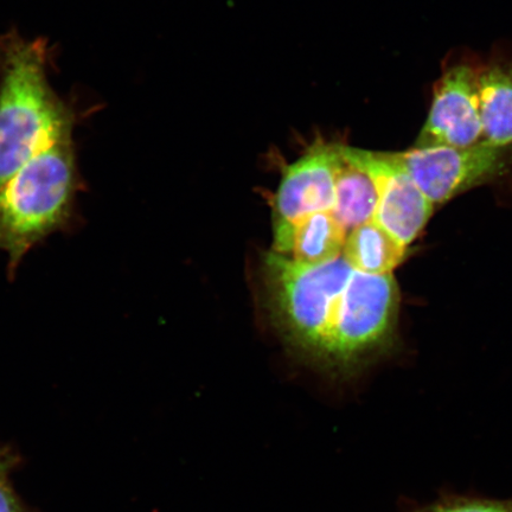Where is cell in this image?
<instances>
[{"label": "cell", "instance_id": "1", "mask_svg": "<svg viewBox=\"0 0 512 512\" xmlns=\"http://www.w3.org/2000/svg\"><path fill=\"white\" fill-rule=\"evenodd\" d=\"M264 268L274 322L307 361L351 375L393 343L400 302L393 274L362 273L341 255L302 264L271 252Z\"/></svg>", "mask_w": 512, "mask_h": 512}, {"label": "cell", "instance_id": "2", "mask_svg": "<svg viewBox=\"0 0 512 512\" xmlns=\"http://www.w3.org/2000/svg\"><path fill=\"white\" fill-rule=\"evenodd\" d=\"M47 43L15 32L0 37V187L63 134L74 113L47 76Z\"/></svg>", "mask_w": 512, "mask_h": 512}, {"label": "cell", "instance_id": "3", "mask_svg": "<svg viewBox=\"0 0 512 512\" xmlns=\"http://www.w3.org/2000/svg\"><path fill=\"white\" fill-rule=\"evenodd\" d=\"M80 188L73 132L55 140L0 187V251L9 256L10 279L32 247L67 227Z\"/></svg>", "mask_w": 512, "mask_h": 512}, {"label": "cell", "instance_id": "4", "mask_svg": "<svg viewBox=\"0 0 512 512\" xmlns=\"http://www.w3.org/2000/svg\"><path fill=\"white\" fill-rule=\"evenodd\" d=\"M403 166L433 204H443L501 176L508 168V149L480 143L458 149L450 146L413 147L398 152Z\"/></svg>", "mask_w": 512, "mask_h": 512}, {"label": "cell", "instance_id": "5", "mask_svg": "<svg viewBox=\"0 0 512 512\" xmlns=\"http://www.w3.org/2000/svg\"><path fill=\"white\" fill-rule=\"evenodd\" d=\"M345 155L375 182L379 203L374 222L408 247L433 214L434 204L416 187L398 152H375L344 145Z\"/></svg>", "mask_w": 512, "mask_h": 512}, {"label": "cell", "instance_id": "6", "mask_svg": "<svg viewBox=\"0 0 512 512\" xmlns=\"http://www.w3.org/2000/svg\"><path fill=\"white\" fill-rule=\"evenodd\" d=\"M477 75L478 69L465 63L445 70L434 87L430 112L414 147L465 149L483 142Z\"/></svg>", "mask_w": 512, "mask_h": 512}, {"label": "cell", "instance_id": "7", "mask_svg": "<svg viewBox=\"0 0 512 512\" xmlns=\"http://www.w3.org/2000/svg\"><path fill=\"white\" fill-rule=\"evenodd\" d=\"M477 86L482 143L508 149L512 145V67L492 62L479 68Z\"/></svg>", "mask_w": 512, "mask_h": 512}, {"label": "cell", "instance_id": "8", "mask_svg": "<svg viewBox=\"0 0 512 512\" xmlns=\"http://www.w3.org/2000/svg\"><path fill=\"white\" fill-rule=\"evenodd\" d=\"M406 255L407 247L374 221L351 230L341 254L355 270L373 275L392 274Z\"/></svg>", "mask_w": 512, "mask_h": 512}, {"label": "cell", "instance_id": "9", "mask_svg": "<svg viewBox=\"0 0 512 512\" xmlns=\"http://www.w3.org/2000/svg\"><path fill=\"white\" fill-rule=\"evenodd\" d=\"M416 512H512V499L491 501V499L448 497Z\"/></svg>", "mask_w": 512, "mask_h": 512}, {"label": "cell", "instance_id": "10", "mask_svg": "<svg viewBox=\"0 0 512 512\" xmlns=\"http://www.w3.org/2000/svg\"><path fill=\"white\" fill-rule=\"evenodd\" d=\"M0 512H30L12 489L9 478H0Z\"/></svg>", "mask_w": 512, "mask_h": 512}, {"label": "cell", "instance_id": "11", "mask_svg": "<svg viewBox=\"0 0 512 512\" xmlns=\"http://www.w3.org/2000/svg\"><path fill=\"white\" fill-rule=\"evenodd\" d=\"M18 463L19 458L10 447H0V478H9Z\"/></svg>", "mask_w": 512, "mask_h": 512}]
</instances>
